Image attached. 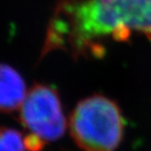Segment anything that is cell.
<instances>
[{
	"label": "cell",
	"instance_id": "1",
	"mask_svg": "<svg viewBox=\"0 0 151 151\" xmlns=\"http://www.w3.org/2000/svg\"><path fill=\"white\" fill-rule=\"evenodd\" d=\"M132 34L151 41V0H61L47 31L43 54L54 49L74 56H99L104 41Z\"/></svg>",
	"mask_w": 151,
	"mask_h": 151
},
{
	"label": "cell",
	"instance_id": "6",
	"mask_svg": "<svg viewBox=\"0 0 151 151\" xmlns=\"http://www.w3.org/2000/svg\"><path fill=\"white\" fill-rule=\"evenodd\" d=\"M24 143H25L26 150L29 151H40L43 148L45 141L35 134H28L24 137Z\"/></svg>",
	"mask_w": 151,
	"mask_h": 151
},
{
	"label": "cell",
	"instance_id": "5",
	"mask_svg": "<svg viewBox=\"0 0 151 151\" xmlns=\"http://www.w3.org/2000/svg\"><path fill=\"white\" fill-rule=\"evenodd\" d=\"M24 137L17 129L0 128V151H25Z\"/></svg>",
	"mask_w": 151,
	"mask_h": 151
},
{
	"label": "cell",
	"instance_id": "4",
	"mask_svg": "<svg viewBox=\"0 0 151 151\" xmlns=\"http://www.w3.org/2000/svg\"><path fill=\"white\" fill-rule=\"evenodd\" d=\"M27 93L25 81L19 72L0 63V113L20 110Z\"/></svg>",
	"mask_w": 151,
	"mask_h": 151
},
{
	"label": "cell",
	"instance_id": "3",
	"mask_svg": "<svg viewBox=\"0 0 151 151\" xmlns=\"http://www.w3.org/2000/svg\"><path fill=\"white\" fill-rule=\"evenodd\" d=\"M19 111L20 123L45 142L55 141L65 134L67 120L60 97L53 87L46 84L34 86Z\"/></svg>",
	"mask_w": 151,
	"mask_h": 151
},
{
	"label": "cell",
	"instance_id": "2",
	"mask_svg": "<svg viewBox=\"0 0 151 151\" xmlns=\"http://www.w3.org/2000/svg\"><path fill=\"white\" fill-rule=\"evenodd\" d=\"M69 129L76 144L84 151H115L123 140L125 120L116 102L94 94L76 105Z\"/></svg>",
	"mask_w": 151,
	"mask_h": 151
}]
</instances>
